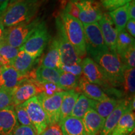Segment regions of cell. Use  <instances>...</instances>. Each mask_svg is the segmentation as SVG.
<instances>
[{
    "label": "cell",
    "instance_id": "cell-13",
    "mask_svg": "<svg viewBox=\"0 0 135 135\" xmlns=\"http://www.w3.org/2000/svg\"><path fill=\"white\" fill-rule=\"evenodd\" d=\"M39 94L38 90L35 83L29 79H25L18 84L12 91L13 106L24 103L33 97Z\"/></svg>",
    "mask_w": 135,
    "mask_h": 135
},
{
    "label": "cell",
    "instance_id": "cell-9",
    "mask_svg": "<svg viewBox=\"0 0 135 135\" xmlns=\"http://www.w3.org/2000/svg\"><path fill=\"white\" fill-rule=\"evenodd\" d=\"M65 91L57 93L50 97L42 93L36 96L46 115L48 126L59 123L61 106Z\"/></svg>",
    "mask_w": 135,
    "mask_h": 135
},
{
    "label": "cell",
    "instance_id": "cell-2",
    "mask_svg": "<svg viewBox=\"0 0 135 135\" xmlns=\"http://www.w3.org/2000/svg\"><path fill=\"white\" fill-rule=\"evenodd\" d=\"M59 16L61 19L67 38L73 46L77 55L81 59L84 58L87 54L83 25L80 20L63 11H61Z\"/></svg>",
    "mask_w": 135,
    "mask_h": 135
},
{
    "label": "cell",
    "instance_id": "cell-38",
    "mask_svg": "<svg viewBox=\"0 0 135 135\" xmlns=\"http://www.w3.org/2000/svg\"><path fill=\"white\" fill-rule=\"evenodd\" d=\"M62 11H63L64 12L68 14L71 15L72 16L75 17V18L78 19V17H79L78 8L77 6H76L73 3H72L70 0H69L68 1H67Z\"/></svg>",
    "mask_w": 135,
    "mask_h": 135
},
{
    "label": "cell",
    "instance_id": "cell-21",
    "mask_svg": "<svg viewBox=\"0 0 135 135\" xmlns=\"http://www.w3.org/2000/svg\"><path fill=\"white\" fill-rule=\"evenodd\" d=\"M36 61V58L28 55L24 51L20 50L17 56L11 62L10 66L14 68L20 75L25 76L32 70Z\"/></svg>",
    "mask_w": 135,
    "mask_h": 135
},
{
    "label": "cell",
    "instance_id": "cell-34",
    "mask_svg": "<svg viewBox=\"0 0 135 135\" xmlns=\"http://www.w3.org/2000/svg\"><path fill=\"white\" fill-rule=\"evenodd\" d=\"M119 58L124 66L128 68H134L135 66V46L128 49Z\"/></svg>",
    "mask_w": 135,
    "mask_h": 135
},
{
    "label": "cell",
    "instance_id": "cell-43",
    "mask_svg": "<svg viewBox=\"0 0 135 135\" xmlns=\"http://www.w3.org/2000/svg\"><path fill=\"white\" fill-rule=\"evenodd\" d=\"M9 1L10 0H0V14L6 9Z\"/></svg>",
    "mask_w": 135,
    "mask_h": 135
},
{
    "label": "cell",
    "instance_id": "cell-7",
    "mask_svg": "<svg viewBox=\"0 0 135 135\" xmlns=\"http://www.w3.org/2000/svg\"><path fill=\"white\" fill-rule=\"evenodd\" d=\"M50 38V36L46 25L42 21L37 29L19 49L36 59L43 53Z\"/></svg>",
    "mask_w": 135,
    "mask_h": 135
},
{
    "label": "cell",
    "instance_id": "cell-3",
    "mask_svg": "<svg viewBox=\"0 0 135 135\" xmlns=\"http://www.w3.org/2000/svg\"><path fill=\"white\" fill-rule=\"evenodd\" d=\"M104 71L113 87L122 85L123 73L126 66L116 51H109L101 54L93 59Z\"/></svg>",
    "mask_w": 135,
    "mask_h": 135
},
{
    "label": "cell",
    "instance_id": "cell-15",
    "mask_svg": "<svg viewBox=\"0 0 135 135\" xmlns=\"http://www.w3.org/2000/svg\"><path fill=\"white\" fill-rule=\"evenodd\" d=\"M98 23L100 27L101 33L106 46L109 48V51H116L118 31L108 13H103Z\"/></svg>",
    "mask_w": 135,
    "mask_h": 135
},
{
    "label": "cell",
    "instance_id": "cell-18",
    "mask_svg": "<svg viewBox=\"0 0 135 135\" xmlns=\"http://www.w3.org/2000/svg\"><path fill=\"white\" fill-rule=\"evenodd\" d=\"M82 121L86 135H98L103 128L105 119L91 108L84 114Z\"/></svg>",
    "mask_w": 135,
    "mask_h": 135
},
{
    "label": "cell",
    "instance_id": "cell-36",
    "mask_svg": "<svg viewBox=\"0 0 135 135\" xmlns=\"http://www.w3.org/2000/svg\"><path fill=\"white\" fill-rule=\"evenodd\" d=\"M10 106H13L12 93L0 89V111Z\"/></svg>",
    "mask_w": 135,
    "mask_h": 135
},
{
    "label": "cell",
    "instance_id": "cell-1",
    "mask_svg": "<svg viewBox=\"0 0 135 135\" xmlns=\"http://www.w3.org/2000/svg\"><path fill=\"white\" fill-rule=\"evenodd\" d=\"M43 0H10L1 14L4 28H10L34 19Z\"/></svg>",
    "mask_w": 135,
    "mask_h": 135
},
{
    "label": "cell",
    "instance_id": "cell-10",
    "mask_svg": "<svg viewBox=\"0 0 135 135\" xmlns=\"http://www.w3.org/2000/svg\"><path fill=\"white\" fill-rule=\"evenodd\" d=\"M79 10L78 19L83 25L97 23L102 17L100 3L97 0H70Z\"/></svg>",
    "mask_w": 135,
    "mask_h": 135
},
{
    "label": "cell",
    "instance_id": "cell-41",
    "mask_svg": "<svg viewBox=\"0 0 135 135\" xmlns=\"http://www.w3.org/2000/svg\"><path fill=\"white\" fill-rule=\"evenodd\" d=\"M125 30L133 38L135 37V20H128L125 26Z\"/></svg>",
    "mask_w": 135,
    "mask_h": 135
},
{
    "label": "cell",
    "instance_id": "cell-28",
    "mask_svg": "<svg viewBox=\"0 0 135 135\" xmlns=\"http://www.w3.org/2000/svg\"><path fill=\"white\" fill-rule=\"evenodd\" d=\"M20 51V49L8 45L6 42H0V65H10Z\"/></svg>",
    "mask_w": 135,
    "mask_h": 135
},
{
    "label": "cell",
    "instance_id": "cell-25",
    "mask_svg": "<svg viewBox=\"0 0 135 135\" xmlns=\"http://www.w3.org/2000/svg\"><path fill=\"white\" fill-rule=\"evenodd\" d=\"M126 99H131L134 98L135 91V69L134 68L126 67L123 73L122 83Z\"/></svg>",
    "mask_w": 135,
    "mask_h": 135
},
{
    "label": "cell",
    "instance_id": "cell-24",
    "mask_svg": "<svg viewBox=\"0 0 135 135\" xmlns=\"http://www.w3.org/2000/svg\"><path fill=\"white\" fill-rule=\"evenodd\" d=\"M80 93L76 90L66 91L61 103L59 123L71 115V113Z\"/></svg>",
    "mask_w": 135,
    "mask_h": 135
},
{
    "label": "cell",
    "instance_id": "cell-8",
    "mask_svg": "<svg viewBox=\"0 0 135 135\" xmlns=\"http://www.w3.org/2000/svg\"><path fill=\"white\" fill-rule=\"evenodd\" d=\"M56 26L61 65L70 66L81 63L82 60L77 55L73 46L67 38L60 16L56 18Z\"/></svg>",
    "mask_w": 135,
    "mask_h": 135
},
{
    "label": "cell",
    "instance_id": "cell-35",
    "mask_svg": "<svg viewBox=\"0 0 135 135\" xmlns=\"http://www.w3.org/2000/svg\"><path fill=\"white\" fill-rule=\"evenodd\" d=\"M101 4L106 9L111 11L124 6L132 0H100Z\"/></svg>",
    "mask_w": 135,
    "mask_h": 135
},
{
    "label": "cell",
    "instance_id": "cell-31",
    "mask_svg": "<svg viewBox=\"0 0 135 135\" xmlns=\"http://www.w3.org/2000/svg\"><path fill=\"white\" fill-rule=\"evenodd\" d=\"M80 77L62 71L60 74L57 85L63 91L76 90L78 86Z\"/></svg>",
    "mask_w": 135,
    "mask_h": 135
},
{
    "label": "cell",
    "instance_id": "cell-14",
    "mask_svg": "<svg viewBox=\"0 0 135 135\" xmlns=\"http://www.w3.org/2000/svg\"><path fill=\"white\" fill-rule=\"evenodd\" d=\"M27 78L28 75H21L11 66H3L0 73V89L12 93L18 84Z\"/></svg>",
    "mask_w": 135,
    "mask_h": 135
},
{
    "label": "cell",
    "instance_id": "cell-26",
    "mask_svg": "<svg viewBox=\"0 0 135 135\" xmlns=\"http://www.w3.org/2000/svg\"><path fill=\"white\" fill-rule=\"evenodd\" d=\"M128 3L120 8L109 11L108 13L109 16H110L115 25L118 33L121 30L125 29L126 23L129 20L128 14Z\"/></svg>",
    "mask_w": 135,
    "mask_h": 135
},
{
    "label": "cell",
    "instance_id": "cell-6",
    "mask_svg": "<svg viewBox=\"0 0 135 135\" xmlns=\"http://www.w3.org/2000/svg\"><path fill=\"white\" fill-rule=\"evenodd\" d=\"M86 54L93 58L109 51L104 41L98 23L83 25Z\"/></svg>",
    "mask_w": 135,
    "mask_h": 135
},
{
    "label": "cell",
    "instance_id": "cell-37",
    "mask_svg": "<svg viewBox=\"0 0 135 135\" xmlns=\"http://www.w3.org/2000/svg\"><path fill=\"white\" fill-rule=\"evenodd\" d=\"M60 69L62 71L68 73L72 74V75L79 77L81 76L83 73L81 63L79 64H75V65L70 66L61 65Z\"/></svg>",
    "mask_w": 135,
    "mask_h": 135
},
{
    "label": "cell",
    "instance_id": "cell-39",
    "mask_svg": "<svg viewBox=\"0 0 135 135\" xmlns=\"http://www.w3.org/2000/svg\"><path fill=\"white\" fill-rule=\"evenodd\" d=\"M40 135H63L60 126L58 124L50 125Z\"/></svg>",
    "mask_w": 135,
    "mask_h": 135
},
{
    "label": "cell",
    "instance_id": "cell-27",
    "mask_svg": "<svg viewBox=\"0 0 135 135\" xmlns=\"http://www.w3.org/2000/svg\"><path fill=\"white\" fill-rule=\"evenodd\" d=\"M119 101V99L110 98L102 101H97L92 99L91 108L97 111L101 117L106 119L115 108Z\"/></svg>",
    "mask_w": 135,
    "mask_h": 135
},
{
    "label": "cell",
    "instance_id": "cell-42",
    "mask_svg": "<svg viewBox=\"0 0 135 135\" xmlns=\"http://www.w3.org/2000/svg\"><path fill=\"white\" fill-rule=\"evenodd\" d=\"M128 14L129 20H135V1L132 0L128 3Z\"/></svg>",
    "mask_w": 135,
    "mask_h": 135
},
{
    "label": "cell",
    "instance_id": "cell-4",
    "mask_svg": "<svg viewBox=\"0 0 135 135\" xmlns=\"http://www.w3.org/2000/svg\"><path fill=\"white\" fill-rule=\"evenodd\" d=\"M83 75L91 83L95 84L106 91H111L118 97H121L119 91L114 88L104 71L98 64L89 57H85L81 61Z\"/></svg>",
    "mask_w": 135,
    "mask_h": 135
},
{
    "label": "cell",
    "instance_id": "cell-46",
    "mask_svg": "<svg viewBox=\"0 0 135 135\" xmlns=\"http://www.w3.org/2000/svg\"><path fill=\"white\" fill-rule=\"evenodd\" d=\"M0 16H1V14H0Z\"/></svg>",
    "mask_w": 135,
    "mask_h": 135
},
{
    "label": "cell",
    "instance_id": "cell-12",
    "mask_svg": "<svg viewBox=\"0 0 135 135\" xmlns=\"http://www.w3.org/2000/svg\"><path fill=\"white\" fill-rule=\"evenodd\" d=\"M131 99H119L115 108L105 119L103 128L99 135H110L123 114L129 111H133L131 106Z\"/></svg>",
    "mask_w": 135,
    "mask_h": 135
},
{
    "label": "cell",
    "instance_id": "cell-40",
    "mask_svg": "<svg viewBox=\"0 0 135 135\" xmlns=\"http://www.w3.org/2000/svg\"><path fill=\"white\" fill-rule=\"evenodd\" d=\"M13 135H36L35 129L29 126L18 125L15 130Z\"/></svg>",
    "mask_w": 135,
    "mask_h": 135
},
{
    "label": "cell",
    "instance_id": "cell-45",
    "mask_svg": "<svg viewBox=\"0 0 135 135\" xmlns=\"http://www.w3.org/2000/svg\"><path fill=\"white\" fill-rule=\"evenodd\" d=\"M1 67H2V66L0 65V73H1Z\"/></svg>",
    "mask_w": 135,
    "mask_h": 135
},
{
    "label": "cell",
    "instance_id": "cell-11",
    "mask_svg": "<svg viewBox=\"0 0 135 135\" xmlns=\"http://www.w3.org/2000/svg\"><path fill=\"white\" fill-rule=\"evenodd\" d=\"M26 109L36 131L40 135L48 126L47 117L36 96L22 104Z\"/></svg>",
    "mask_w": 135,
    "mask_h": 135
},
{
    "label": "cell",
    "instance_id": "cell-20",
    "mask_svg": "<svg viewBox=\"0 0 135 135\" xmlns=\"http://www.w3.org/2000/svg\"><path fill=\"white\" fill-rule=\"evenodd\" d=\"M134 113L129 111L123 114L110 135H134Z\"/></svg>",
    "mask_w": 135,
    "mask_h": 135
},
{
    "label": "cell",
    "instance_id": "cell-33",
    "mask_svg": "<svg viewBox=\"0 0 135 135\" xmlns=\"http://www.w3.org/2000/svg\"><path fill=\"white\" fill-rule=\"evenodd\" d=\"M14 107L17 120H18V122H19L21 125L29 126V127H31L33 128V129H35L33 124H32L31 121L30 120L29 116H28L26 109H25L24 106H23V104H19V105L15 106ZM35 132H36V131H35Z\"/></svg>",
    "mask_w": 135,
    "mask_h": 135
},
{
    "label": "cell",
    "instance_id": "cell-5",
    "mask_svg": "<svg viewBox=\"0 0 135 135\" xmlns=\"http://www.w3.org/2000/svg\"><path fill=\"white\" fill-rule=\"evenodd\" d=\"M41 21L40 18H35L30 21L8 28L5 30L3 41L15 48H20L37 29Z\"/></svg>",
    "mask_w": 135,
    "mask_h": 135
},
{
    "label": "cell",
    "instance_id": "cell-29",
    "mask_svg": "<svg viewBox=\"0 0 135 135\" xmlns=\"http://www.w3.org/2000/svg\"><path fill=\"white\" fill-rule=\"evenodd\" d=\"M133 46H135L134 38H133L125 29L118 32L116 40V52L119 56Z\"/></svg>",
    "mask_w": 135,
    "mask_h": 135
},
{
    "label": "cell",
    "instance_id": "cell-30",
    "mask_svg": "<svg viewBox=\"0 0 135 135\" xmlns=\"http://www.w3.org/2000/svg\"><path fill=\"white\" fill-rule=\"evenodd\" d=\"M92 99L88 98L83 94H80L73 109L71 115L74 117L82 119L84 114L91 108Z\"/></svg>",
    "mask_w": 135,
    "mask_h": 135
},
{
    "label": "cell",
    "instance_id": "cell-19",
    "mask_svg": "<svg viewBox=\"0 0 135 135\" xmlns=\"http://www.w3.org/2000/svg\"><path fill=\"white\" fill-rule=\"evenodd\" d=\"M60 69L50 68L43 66H39L36 70H31L27 74L29 80L38 82H49L58 84L61 73Z\"/></svg>",
    "mask_w": 135,
    "mask_h": 135
},
{
    "label": "cell",
    "instance_id": "cell-17",
    "mask_svg": "<svg viewBox=\"0 0 135 135\" xmlns=\"http://www.w3.org/2000/svg\"><path fill=\"white\" fill-rule=\"evenodd\" d=\"M18 126L14 106L0 111V135H13Z\"/></svg>",
    "mask_w": 135,
    "mask_h": 135
},
{
    "label": "cell",
    "instance_id": "cell-23",
    "mask_svg": "<svg viewBox=\"0 0 135 135\" xmlns=\"http://www.w3.org/2000/svg\"><path fill=\"white\" fill-rule=\"evenodd\" d=\"M63 135H86L82 119L70 116L61 122Z\"/></svg>",
    "mask_w": 135,
    "mask_h": 135
},
{
    "label": "cell",
    "instance_id": "cell-16",
    "mask_svg": "<svg viewBox=\"0 0 135 135\" xmlns=\"http://www.w3.org/2000/svg\"><path fill=\"white\" fill-rule=\"evenodd\" d=\"M76 91L84 94L88 98L94 101H102L109 98L103 89L97 84L88 81L83 75L80 77L78 86Z\"/></svg>",
    "mask_w": 135,
    "mask_h": 135
},
{
    "label": "cell",
    "instance_id": "cell-22",
    "mask_svg": "<svg viewBox=\"0 0 135 135\" xmlns=\"http://www.w3.org/2000/svg\"><path fill=\"white\" fill-rule=\"evenodd\" d=\"M41 66L50 68H60L61 63L58 41L56 37L54 38L51 41L48 52L42 60Z\"/></svg>",
    "mask_w": 135,
    "mask_h": 135
},
{
    "label": "cell",
    "instance_id": "cell-32",
    "mask_svg": "<svg viewBox=\"0 0 135 135\" xmlns=\"http://www.w3.org/2000/svg\"><path fill=\"white\" fill-rule=\"evenodd\" d=\"M35 83L38 90L39 94L42 93L45 95L52 96L57 93L63 91L56 84L49 82H38L35 80H30Z\"/></svg>",
    "mask_w": 135,
    "mask_h": 135
},
{
    "label": "cell",
    "instance_id": "cell-44",
    "mask_svg": "<svg viewBox=\"0 0 135 135\" xmlns=\"http://www.w3.org/2000/svg\"><path fill=\"white\" fill-rule=\"evenodd\" d=\"M5 28L4 25L3 24L2 20H1V16H0V42L2 41L4 38V33H5Z\"/></svg>",
    "mask_w": 135,
    "mask_h": 135
}]
</instances>
